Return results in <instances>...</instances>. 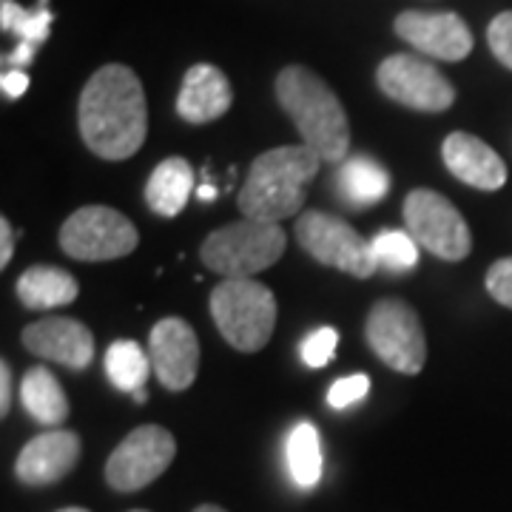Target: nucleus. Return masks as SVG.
<instances>
[{"label":"nucleus","mask_w":512,"mask_h":512,"mask_svg":"<svg viewBox=\"0 0 512 512\" xmlns=\"http://www.w3.org/2000/svg\"><path fill=\"white\" fill-rule=\"evenodd\" d=\"M80 137L92 154L120 163L134 157L148 134V106L140 77L109 63L89 77L77 103Z\"/></svg>","instance_id":"obj_1"},{"label":"nucleus","mask_w":512,"mask_h":512,"mask_svg":"<svg viewBox=\"0 0 512 512\" xmlns=\"http://www.w3.org/2000/svg\"><path fill=\"white\" fill-rule=\"evenodd\" d=\"M276 100L302 134V146L322 163H345L350 154V123L345 106L328 83L305 66H285L276 77Z\"/></svg>","instance_id":"obj_2"},{"label":"nucleus","mask_w":512,"mask_h":512,"mask_svg":"<svg viewBox=\"0 0 512 512\" xmlns=\"http://www.w3.org/2000/svg\"><path fill=\"white\" fill-rule=\"evenodd\" d=\"M319 163V154L308 146H279L259 154L239 188V214L276 225L299 214Z\"/></svg>","instance_id":"obj_3"},{"label":"nucleus","mask_w":512,"mask_h":512,"mask_svg":"<svg viewBox=\"0 0 512 512\" xmlns=\"http://www.w3.org/2000/svg\"><path fill=\"white\" fill-rule=\"evenodd\" d=\"M211 319L239 353L262 350L276 328V296L256 279H225L211 291Z\"/></svg>","instance_id":"obj_4"},{"label":"nucleus","mask_w":512,"mask_h":512,"mask_svg":"<svg viewBox=\"0 0 512 512\" xmlns=\"http://www.w3.org/2000/svg\"><path fill=\"white\" fill-rule=\"evenodd\" d=\"M285 231L276 222L242 220L208 234L200 248L202 265L225 279H254L285 254Z\"/></svg>","instance_id":"obj_5"},{"label":"nucleus","mask_w":512,"mask_h":512,"mask_svg":"<svg viewBox=\"0 0 512 512\" xmlns=\"http://www.w3.org/2000/svg\"><path fill=\"white\" fill-rule=\"evenodd\" d=\"M407 234L444 262H461L473 251L470 225L453 202L433 188H416L404 197Z\"/></svg>","instance_id":"obj_6"},{"label":"nucleus","mask_w":512,"mask_h":512,"mask_svg":"<svg viewBox=\"0 0 512 512\" xmlns=\"http://www.w3.org/2000/svg\"><path fill=\"white\" fill-rule=\"evenodd\" d=\"M140 234L134 222L109 205H83L60 228V251L77 262H109L134 254Z\"/></svg>","instance_id":"obj_7"},{"label":"nucleus","mask_w":512,"mask_h":512,"mask_svg":"<svg viewBox=\"0 0 512 512\" xmlns=\"http://www.w3.org/2000/svg\"><path fill=\"white\" fill-rule=\"evenodd\" d=\"M365 336L370 350L390 370L416 376L427 362V339L419 313L404 299H379L367 313Z\"/></svg>","instance_id":"obj_8"},{"label":"nucleus","mask_w":512,"mask_h":512,"mask_svg":"<svg viewBox=\"0 0 512 512\" xmlns=\"http://www.w3.org/2000/svg\"><path fill=\"white\" fill-rule=\"evenodd\" d=\"M296 239L319 265L336 268L342 274L367 279L379 271L373 245L353 231L345 220L325 214V211H305L296 222Z\"/></svg>","instance_id":"obj_9"},{"label":"nucleus","mask_w":512,"mask_h":512,"mask_svg":"<svg viewBox=\"0 0 512 512\" xmlns=\"http://www.w3.org/2000/svg\"><path fill=\"white\" fill-rule=\"evenodd\" d=\"M177 456V441L160 424L131 430L106 461V481L117 493H137L154 484Z\"/></svg>","instance_id":"obj_10"},{"label":"nucleus","mask_w":512,"mask_h":512,"mask_svg":"<svg viewBox=\"0 0 512 512\" xmlns=\"http://www.w3.org/2000/svg\"><path fill=\"white\" fill-rule=\"evenodd\" d=\"M376 83L390 100L413 111L439 114L456 100V89L444 74L416 55H390L382 60Z\"/></svg>","instance_id":"obj_11"},{"label":"nucleus","mask_w":512,"mask_h":512,"mask_svg":"<svg viewBox=\"0 0 512 512\" xmlns=\"http://www.w3.org/2000/svg\"><path fill=\"white\" fill-rule=\"evenodd\" d=\"M148 356L165 390H188L200 373V339L180 316H165L148 333Z\"/></svg>","instance_id":"obj_12"},{"label":"nucleus","mask_w":512,"mask_h":512,"mask_svg":"<svg viewBox=\"0 0 512 512\" xmlns=\"http://www.w3.org/2000/svg\"><path fill=\"white\" fill-rule=\"evenodd\" d=\"M396 35L416 52L447 63H458L473 52V32L456 12H402L393 23Z\"/></svg>","instance_id":"obj_13"},{"label":"nucleus","mask_w":512,"mask_h":512,"mask_svg":"<svg viewBox=\"0 0 512 512\" xmlns=\"http://www.w3.org/2000/svg\"><path fill=\"white\" fill-rule=\"evenodd\" d=\"M20 339L37 359L57 362L69 370H86L94 362V333L69 316L37 319L23 328Z\"/></svg>","instance_id":"obj_14"},{"label":"nucleus","mask_w":512,"mask_h":512,"mask_svg":"<svg viewBox=\"0 0 512 512\" xmlns=\"http://www.w3.org/2000/svg\"><path fill=\"white\" fill-rule=\"evenodd\" d=\"M80 436L72 430H46L20 450L15 476L26 487H49L66 478L80 461Z\"/></svg>","instance_id":"obj_15"},{"label":"nucleus","mask_w":512,"mask_h":512,"mask_svg":"<svg viewBox=\"0 0 512 512\" xmlns=\"http://www.w3.org/2000/svg\"><path fill=\"white\" fill-rule=\"evenodd\" d=\"M441 160L456 180L473 185L478 191H498L507 183L504 160L484 140H478L476 134L453 131L441 143Z\"/></svg>","instance_id":"obj_16"},{"label":"nucleus","mask_w":512,"mask_h":512,"mask_svg":"<svg viewBox=\"0 0 512 512\" xmlns=\"http://www.w3.org/2000/svg\"><path fill=\"white\" fill-rule=\"evenodd\" d=\"M234 103V89L222 69L211 63L191 66L177 94V114L191 126H205L228 114Z\"/></svg>","instance_id":"obj_17"},{"label":"nucleus","mask_w":512,"mask_h":512,"mask_svg":"<svg viewBox=\"0 0 512 512\" xmlns=\"http://www.w3.org/2000/svg\"><path fill=\"white\" fill-rule=\"evenodd\" d=\"M80 285L69 271L55 265H32L18 279V299L29 311H55L72 305Z\"/></svg>","instance_id":"obj_18"},{"label":"nucleus","mask_w":512,"mask_h":512,"mask_svg":"<svg viewBox=\"0 0 512 512\" xmlns=\"http://www.w3.org/2000/svg\"><path fill=\"white\" fill-rule=\"evenodd\" d=\"M194 191V168L183 157H168L151 171L146 183V202L157 217H177Z\"/></svg>","instance_id":"obj_19"},{"label":"nucleus","mask_w":512,"mask_h":512,"mask_svg":"<svg viewBox=\"0 0 512 512\" xmlns=\"http://www.w3.org/2000/svg\"><path fill=\"white\" fill-rule=\"evenodd\" d=\"M20 402L26 413L43 427H60L69 419V399L49 367L35 365L26 370L20 384Z\"/></svg>","instance_id":"obj_20"},{"label":"nucleus","mask_w":512,"mask_h":512,"mask_svg":"<svg viewBox=\"0 0 512 512\" xmlns=\"http://www.w3.org/2000/svg\"><path fill=\"white\" fill-rule=\"evenodd\" d=\"M336 180H339V191L348 200V205H359V208L379 202L390 188L387 171L370 157H348L339 168Z\"/></svg>","instance_id":"obj_21"},{"label":"nucleus","mask_w":512,"mask_h":512,"mask_svg":"<svg viewBox=\"0 0 512 512\" xmlns=\"http://www.w3.org/2000/svg\"><path fill=\"white\" fill-rule=\"evenodd\" d=\"M285 453H288V470H291L293 481L302 490L316 487L322 478V441H319V433L311 421H299L293 427L288 444H285Z\"/></svg>","instance_id":"obj_22"},{"label":"nucleus","mask_w":512,"mask_h":512,"mask_svg":"<svg viewBox=\"0 0 512 512\" xmlns=\"http://www.w3.org/2000/svg\"><path fill=\"white\" fill-rule=\"evenodd\" d=\"M151 356L131 339H117L109 350H106V376L109 382L123 390V393H137L143 390L148 373H151Z\"/></svg>","instance_id":"obj_23"},{"label":"nucleus","mask_w":512,"mask_h":512,"mask_svg":"<svg viewBox=\"0 0 512 512\" xmlns=\"http://www.w3.org/2000/svg\"><path fill=\"white\" fill-rule=\"evenodd\" d=\"M49 0H40L37 9H23L15 0H0V26L3 32H15L23 43H32L40 49V43H46L49 29L55 15L46 9Z\"/></svg>","instance_id":"obj_24"},{"label":"nucleus","mask_w":512,"mask_h":512,"mask_svg":"<svg viewBox=\"0 0 512 512\" xmlns=\"http://www.w3.org/2000/svg\"><path fill=\"white\" fill-rule=\"evenodd\" d=\"M379 268L390 271H413L419 265V242L407 231H382L370 242Z\"/></svg>","instance_id":"obj_25"},{"label":"nucleus","mask_w":512,"mask_h":512,"mask_svg":"<svg viewBox=\"0 0 512 512\" xmlns=\"http://www.w3.org/2000/svg\"><path fill=\"white\" fill-rule=\"evenodd\" d=\"M339 345V333L333 328L313 330L311 336L302 342V362L308 367H325L333 359Z\"/></svg>","instance_id":"obj_26"},{"label":"nucleus","mask_w":512,"mask_h":512,"mask_svg":"<svg viewBox=\"0 0 512 512\" xmlns=\"http://www.w3.org/2000/svg\"><path fill=\"white\" fill-rule=\"evenodd\" d=\"M370 390V379L365 373H356V376H345L339 382H333V387L328 390V404L333 410H345L350 404L362 402Z\"/></svg>","instance_id":"obj_27"},{"label":"nucleus","mask_w":512,"mask_h":512,"mask_svg":"<svg viewBox=\"0 0 512 512\" xmlns=\"http://www.w3.org/2000/svg\"><path fill=\"white\" fill-rule=\"evenodd\" d=\"M487 43H490V52H493L507 69H512V12H501L495 15V20L487 29Z\"/></svg>","instance_id":"obj_28"},{"label":"nucleus","mask_w":512,"mask_h":512,"mask_svg":"<svg viewBox=\"0 0 512 512\" xmlns=\"http://www.w3.org/2000/svg\"><path fill=\"white\" fill-rule=\"evenodd\" d=\"M484 285H487V293L493 296L498 305L512 308V256L498 259V262L490 265Z\"/></svg>","instance_id":"obj_29"},{"label":"nucleus","mask_w":512,"mask_h":512,"mask_svg":"<svg viewBox=\"0 0 512 512\" xmlns=\"http://www.w3.org/2000/svg\"><path fill=\"white\" fill-rule=\"evenodd\" d=\"M0 89L6 97H23L26 89H29V74L23 72V69H6L3 77H0Z\"/></svg>","instance_id":"obj_30"},{"label":"nucleus","mask_w":512,"mask_h":512,"mask_svg":"<svg viewBox=\"0 0 512 512\" xmlns=\"http://www.w3.org/2000/svg\"><path fill=\"white\" fill-rule=\"evenodd\" d=\"M15 256V234H12V222L0 217V268H6Z\"/></svg>","instance_id":"obj_31"},{"label":"nucleus","mask_w":512,"mask_h":512,"mask_svg":"<svg viewBox=\"0 0 512 512\" xmlns=\"http://www.w3.org/2000/svg\"><path fill=\"white\" fill-rule=\"evenodd\" d=\"M12 407V367L0 362V416H6Z\"/></svg>","instance_id":"obj_32"},{"label":"nucleus","mask_w":512,"mask_h":512,"mask_svg":"<svg viewBox=\"0 0 512 512\" xmlns=\"http://www.w3.org/2000/svg\"><path fill=\"white\" fill-rule=\"evenodd\" d=\"M35 55H37V46H32V43H23V40H20L18 49L6 57V63H12L15 69H20V66H29V63L35 60Z\"/></svg>","instance_id":"obj_33"},{"label":"nucleus","mask_w":512,"mask_h":512,"mask_svg":"<svg viewBox=\"0 0 512 512\" xmlns=\"http://www.w3.org/2000/svg\"><path fill=\"white\" fill-rule=\"evenodd\" d=\"M197 197H200V200H214V197H217V188H214V185H200V188H197Z\"/></svg>","instance_id":"obj_34"},{"label":"nucleus","mask_w":512,"mask_h":512,"mask_svg":"<svg viewBox=\"0 0 512 512\" xmlns=\"http://www.w3.org/2000/svg\"><path fill=\"white\" fill-rule=\"evenodd\" d=\"M194 512H225V510H222V507H217V504H200V507H197Z\"/></svg>","instance_id":"obj_35"},{"label":"nucleus","mask_w":512,"mask_h":512,"mask_svg":"<svg viewBox=\"0 0 512 512\" xmlns=\"http://www.w3.org/2000/svg\"><path fill=\"white\" fill-rule=\"evenodd\" d=\"M131 396H134V402L137 404H146V399H148L146 390H137V393H131Z\"/></svg>","instance_id":"obj_36"},{"label":"nucleus","mask_w":512,"mask_h":512,"mask_svg":"<svg viewBox=\"0 0 512 512\" xmlns=\"http://www.w3.org/2000/svg\"><path fill=\"white\" fill-rule=\"evenodd\" d=\"M57 512H89V510H83V507H66V510H57Z\"/></svg>","instance_id":"obj_37"},{"label":"nucleus","mask_w":512,"mask_h":512,"mask_svg":"<svg viewBox=\"0 0 512 512\" xmlns=\"http://www.w3.org/2000/svg\"><path fill=\"white\" fill-rule=\"evenodd\" d=\"M128 512H148V510H128Z\"/></svg>","instance_id":"obj_38"}]
</instances>
